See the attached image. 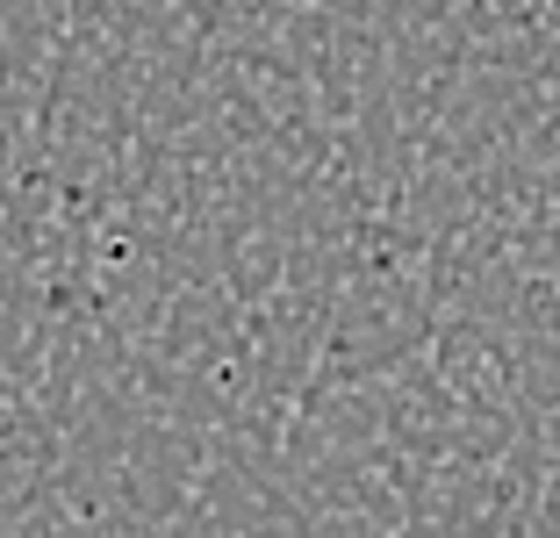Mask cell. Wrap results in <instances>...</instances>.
Returning <instances> with one entry per match:
<instances>
[{
	"label": "cell",
	"instance_id": "obj_1",
	"mask_svg": "<svg viewBox=\"0 0 560 538\" xmlns=\"http://www.w3.org/2000/svg\"><path fill=\"white\" fill-rule=\"evenodd\" d=\"M553 15H560V0H553Z\"/></svg>",
	"mask_w": 560,
	"mask_h": 538
}]
</instances>
